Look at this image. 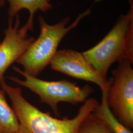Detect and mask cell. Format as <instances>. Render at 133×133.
I'll use <instances>...</instances> for the list:
<instances>
[{"instance_id": "6da1fadb", "label": "cell", "mask_w": 133, "mask_h": 133, "mask_svg": "<svg viewBox=\"0 0 133 133\" xmlns=\"http://www.w3.org/2000/svg\"><path fill=\"white\" fill-rule=\"evenodd\" d=\"M0 85L10 97L19 120L18 129L14 133H77L81 122L99 105L95 98L88 99L75 117L58 119L30 104L22 96L20 87L10 86L5 81Z\"/></svg>"}, {"instance_id": "7a4b0ae2", "label": "cell", "mask_w": 133, "mask_h": 133, "mask_svg": "<svg viewBox=\"0 0 133 133\" xmlns=\"http://www.w3.org/2000/svg\"><path fill=\"white\" fill-rule=\"evenodd\" d=\"M130 10L121 15L114 27L100 43L82 52L87 61L105 80L114 63L127 60L133 63V2Z\"/></svg>"}, {"instance_id": "3957f363", "label": "cell", "mask_w": 133, "mask_h": 133, "mask_svg": "<svg viewBox=\"0 0 133 133\" xmlns=\"http://www.w3.org/2000/svg\"><path fill=\"white\" fill-rule=\"evenodd\" d=\"M90 13V9L79 14L72 24L68 27H66L70 21L68 17L57 24L50 25L40 15L38 18L40 34L38 38L34 41L16 62L23 66L25 72L37 77L50 64L63 38L76 27L81 19Z\"/></svg>"}, {"instance_id": "277c9868", "label": "cell", "mask_w": 133, "mask_h": 133, "mask_svg": "<svg viewBox=\"0 0 133 133\" xmlns=\"http://www.w3.org/2000/svg\"><path fill=\"white\" fill-rule=\"evenodd\" d=\"M13 69L23 76L25 79L21 80L15 76H10V80L28 88L38 95L40 102L48 105L58 116H59L58 109L59 103L66 102L72 105L84 103L94 90L89 85L79 87L76 82L65 79L53 81H43L29 75L17 66H14Z\"/></svg>"}, {"instance_id": "5b68a950", "label": "cell", "mask_w": 133, "mask_h": 133, "mask_svg": "<svg viewBox=\"0 0 133 133\" xmlns=\"http://www.w3.org/2000/svg\"><path fill=\"white\" fill-rule=\"evenodd\" d=\"M127 60L119 62L112 71L113 80L108 91V103L112 112L127 128L133 129V69Z\"/></svg>"}, {"instance_id": "8992f818", "label": "cell", "mask_w": 133, "mask_h": 133, "mask_svg": "<svg viewBox=\"0 0 133 133\" xmlns=\"http://www.w3.org/2000/svg\"><path fill=\"white\" fill-rule=\"evenodd\" d=\"M15 17L14 25V18L9 17L8 27L4 32L5 37L0 44V84L5 81V71L35 39L28 35L29 31L33 30L34 19L28 18L26 23L20 27L19 14Z\"/></svg>"}, {"instance_id": "52a82bcc", "label": "cell", "mask_w": 133, "mask_h": 133, "mask_svg": "<svg viewBox=\"0 0 133 133\" xmlns=\"http://www.w3.org/2000/svg\"><path fill=\"white\" fill-rule=\"evenodd\" d=\"M54 71L78 79L97 84L102 91H108L110 81L105 80L87 61L82 53L72 49L57 51L50 63Z\"/></svg>"}, {"instance_id": "ba28073f", "label": "cell", "mask_w": 133, "mask_h": 133, "mask_svg": "<svg viewBox=\"0 0 133 133\" xmlns=\"http://www.w3.org/2000/svg\"><path fill=\"white\" fill-rule=\"evenodd\" d=\"M102 98L93 112L107 125L112 133H133L132 130L126 127L114 115L108 103V91H103Z\"/></svg>"}, {"instance_id": "9c48e42d", "label": "cell", "mask_w": 133, "mask_h": 133, "mask_svg": "<svg viewBox=\"0 0 133 133\" xmlns=\"http://www.w3.org/2000/svg\"><path fill=\"white\" fill-rule=\"evenodd\" d=\"M10 7L8 10L9 17L14 18L22 9L28 10L29 18L34 19V15L38 10L46 12L52 8L51 0H6Z\"/></svg>"}, {"instance_id": "30bf717a", "label": "cell", "mask_w": 133, "mask_h": 133, "mask_svg": "<svg viewBox=\"0 0 133 133\" xmlns=\"http://www.w3.org/2000/svg\"><path fill=\"white\" fill-rule=\"evenodd\" d=\"M19 126V120L7 102L5 91L0 90V133H14Z\"/></svg>"}, {"instance_id": "8fae6325", "label": "cell", "mask_w": 133, "mask_h": 133, "mask_svg": "<svg viewBox=\"0 0 133 133\" xmlns=\"http://www.w3.org/2000/svg\"><path fill=\"white\" fill-rule=\"evenodd\" d=\"M77 133H112L92 111L81 122Z\"/></svg>"}, {"instance_id": "7c38bea8", "label": "cell", "mask_w": 133, "mask_h": 133, "mask_svg": "<svg viewBox=\"0 0 133 133\" xmlns=\"http://www.w3.org/2000/svg\"><path fill=\"white\" fill-rule=\"evenodd\" d=\"M5 0H0V7H2L5 5Z\"/></svg>"}, {"instance_id": "4fadbf2b", "label": "cell", "mask_w": 133, "mask_h": 133, "mask_svg": "<svg viewBox=\"0 0 133 133\" xmlns=\"http://www.w3.org/2000/svg\"><path fill=\"white\" fill-rule=\"evenodd\" d=\"M1 41H0V44H1Z\"/></svg>"}]
</instances>
